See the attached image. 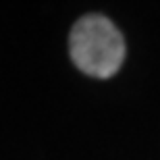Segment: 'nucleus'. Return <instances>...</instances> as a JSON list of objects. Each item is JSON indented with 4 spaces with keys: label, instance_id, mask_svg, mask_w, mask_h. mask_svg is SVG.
Instances as JSON below:
<instances>
[{
    "label": "nucleus",
    "instance_id": "nucleus-1",
    "mask_svg": "<svg viewBox=\"0 0 160 160\" xmlns=\"http://www.w3.org/2000/svg\"><path fill=\"white\" fill-rule=\"evenodd\" d=\"M69 52L75 67L85 75L108 79L123 65L125 40L104 15H85L73 25Z\"/></svg>",
    "mask_w": 160,
    "mask_h": 160
}]
</instances>
